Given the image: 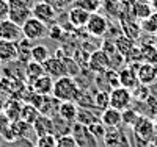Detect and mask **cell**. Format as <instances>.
I'll use <instances>...</instances> for the list:
<instances>
[{"mask_svg": "<svg viewBox=\"0 0 157 147\" xmlns=\"http://www.w3.org/2000/svg\"><path fill=\"white\" fill-rule=\"evenodd\" d=\"M78 85L75 78L71 75H63L60 78L54 80V88H52V96L58 99L60 102H69L74 100L77 92H78Z\"/></svg>", "mask_w": 157, "mask_h": 147, "instance_id": "6da1fadb", "label": "cell"}, {"mask_svg": "<svg viewBox=\"0 0 157 147\" xmlns=\"http://www.w3.org/2000/svg\"><path fill=\"white\" fill-rule=\"evenodd\" d=\"M130 128H132V131H134V136L143 144L151 142L154 135H155V124H154L152 119H149L148 116H141L140 114V117L137 119V122Z\"/></svg>", "mask_w": 157, "mask_h": 147, "instance_id": "7a4b0ae2", "label": "cell"}, {"mask_svg": "<svg viewBox=\"0 0 157 147\" xmlns=\"http://www.w3.org/2000/svg\"><path fill=\"white\" fill-rule=\"evenodd\" d=\"M22 36L25 39H29V41H39V39H43L47 36V24L41 22L39 19L36 17H29L27 20H25L22 25Z\"/></svg>", "mask_w": 157, "mask_h": 147, "instance_id": "3957f363", "label": "cell"}, {"mask_svg": "<svg viewBox=\"0 0 157 147\" xmlns=\"http://www.w3.org/2000/svg\"><path fill=\"white\" fill-rule=\"evenodd\" d=\"M71 135L74 136V139L77 142V147H99L96 136L90 131V128L86 125L74 122L72 128H71Z\"/></svg>", "mask_w": 157, "mask_h": 147, "instance_id": "277c9868", "label": "cell"}, {"mask_svg": "<svg viewBox=\"0 0 157 147\" xmlns=\"http://www.w3.org/2000/svg\"><path fill=\"white\" fill-rule=\"evenodd\" d=\"M132 92L127 88H123V86H118V88H113L110 89V106L112 108H116V110H126L130 106L132 103Z\"/></svg>", "mask_w": 157, "mask_h": 147, "instance_id": "5b68a950", "label": "cell"}, {"mask_svg": "<svg viewBox=\"0 0 157 147\" xmlns=\"http://www.w3.org/2000/svg\"><path fill=\"white\" fill-rule=\"evenodd\" d=\"M32 16L39 19L44 24H47V25H50V24H54L57 20L58 9H55L52 5H49V3H46V2L41 0V2L33 3V6H32Z\"/></svg>", "mask_w": 157, "mask_h": 147, "instance_id": "8992f818", "label": "cell"}, {"mask_svg": "<svg viewBox=\"0 0 157 147\" xmlns=\"http://www.w3.org/2000/svg\"><path fill=\"white\" fill-rule=\"evenodd\" d=\"M85 28L88 35L94 36V38H101L109 31V19L105 16L99 14V13H91Z\"/></svg>", "mask_w": 157, "mask_h": 147, "instance_id": "52a82bcc", "label": "cell"}, {"mask_svg": "<svg viewBox=\"0 0 157 147\" xmlns=\"http://www.w3.org/2000/svg\"><path fill=\"white\" fill-rule=\"evenodd\" d=\"M110 66H112L110 57L102 49L94 50L88 57V69H91L96 74H104L107 69H110Z\"/></svg>", "mask_w": 157, "mask_h": 147, "instance_id": "ba28073f", "label": "cell"}, {"mask_svg": "<svg viewBox=\"0 0 157 147\" xmlns=\"http://www.w3.org/2000/svg\"><path fill=\"white\" fill-rule=\"evenodd\" d=\"M102 141L105 142V147H132L130 141L127 139V136L124 135V131L120 127L107 128Z\"/></svg>", "mask_w": 157, "mask_h": 147, "instance_id": "9c48e42d", "label": "cell"}, {"mask_svg": "<svg viewBox=\"0 0 157 147\" xmlns=\"http://www.w3.org/2000/svg\"><path fill=\"white\" fill-rule=\"evenodd\" d=\"M21 38H24L21 25L14 24L10 19L0 20V39H6V41L16 42V41H19Z\"/></svg>", "mask_w": 157, "mask_h": 147, "instance_id": "30bf717a", "label": "cell"}, {"mask_svg": "<svg viewBox=\"0 0 157 147\" xmlns=\"http://www.w3.org/2000/svg\"><path fill=\"white\" fill-rule=\"evenodd\" d=\"M43 68H44V74L52 77V78H60L63 75H68L66 68H64V63L63 60L57 58V57H49L44 63H43Z\"/></svg>", "mask_w": 157, "mask_h": 147, "instance_id": "8fae6325", "label": "cell"}, {"mask_svg": "<svg viewBox=\"0 0 157 147\" xmlns=\"http://www.w3.org/2000/svg\"><path fill=\"white\" fill-rule=\"evenodd\" d=\"M90 14L86 9L83 8H78V6H72L69 11H68V20L71 24L72 28H85L86 27V22L90 19Z\"/></svg>", "mask_w": 157, "mask_h": 147, "instance_id": "7c38bea8", "label": "cell"}, {"mask_svg": "<svg viewBox=\"0 0 157 147\" xmlns=\"http://www.w3.org/2000/svg\"><path fill=\"white\" fill-rule=\"evenodd\" d=\"M32 127H33L36 138L44 136V135H54V121H52V117H49V116L39 114L36 117V121L32 124Z\"/></svg>", "mask_w": 157, "mask_h": 147, "instance_id": "4fadbf2b", "label": "cell"}, {"mask_svg": "<svg viewBox=\"0 0 157 147\" xmlns=\"http://www.w3.org/2000/svg\"><path fill=\"white\" fill-rule=\"evenodd\" d=\"M118 74H120V85H121L123 88H127V89L132 91L134 88H137V86L140 85L138 77H137V69H134L132 66L127 64L126 68L121 69Z\"/></svg>", "mask_w": 157, "mask_h": 147, "instance_id": "5bb4252c", "label": "cell"}, {"mask_svg": "<svg viewBox=\"0 0 157 147\" xmlns=\"http://www.w3.org/2000/svg\"><path fill=\"white\" fill-rule=\"evenodd\" d=\"M137 77L141 85H151L157 80V71L151 63H141L137 68Z\"/></svg>", "mask_w": 157, "mask_h": 147, "instance_id": "9a60e30c", "label": "cell"}, {"mask_svg": "<svg viewBox=\"0 0 157 147\" xmlns=\"http://www.w3.org/2000/svg\"><path fill=\"white\" fill-rule=\"evenodd\" d=\"M99 121L105 125L107 128L120 127L121 125V111L116 110V108H112V106H107L105 110L101 111Z\"/></svg>", "mask_w": 157, "mask_h": 147, "instance_id": "2e32d148", "label": "cell"}, {"mask_svg": "<svg viewBox=\"0 0 157 147\" xmlns=\"http://www.w3.org/2000/svg\"><path fill=\"white\" fill-rule=\"evenodd\" d=\"M0 61L2 63H13L17 61V47L16 42L0 39Z\"/></svg>", "mask_w": 157, "mask_h": 147, "instance_id": "e0dca14e", "label": "cell"}, {"mask_svg": "<svg viewBox=\"0 0 157 147\" xmlns=\"http://www.w3.org/2000/svg\"><path fill=\"white\" fill-rule=\"evenodd\" d=\"M58 108H60V100L55 99L52 94H47V96H43V102H41L38 110L44 116L54 117V116L58 114Z\"/></svg>", "mask_w": 157, "mask_h": 147, "instance_id": "ac0fdd59", "label": "cell"}, {"mask_svg": "<svg viewBox=\"0 0 157 147\" xmlns=\"http://www.w3.org/2000/svg\"><path fill=\"white\" fill-rule=\"evenodd\" d=\"M120 25H121L123 35L127 36L129 39H132V41H137V39L140 38V35H141V27H140V24H138L134 17L121 19Z\"/></svg>", "mask_w": 157, "mask_h": 147, "instance_id": "d6986e66", "label": "cell"}, {"mask_svg": "<svg viewBox=\"0 0 157 147\" xmlns=\"http://www.w3.org/2000/svg\"><path fill=\"white\" fill-rule=\"evenodd\" d=\"M30 86H32V89L36 92V94H41V96L52 94V88H54V78L44 74V75H41L39 78H36Z\"/></svg>", "mask_w": 157, "mask_h": 147, "instance_id": "ffe728a7", "label": "cell"}, {"mask_svg": "<svg viewBox=\"0 0 157 147\" xmlns=\"http://www.w3.org/2000/svg\"><path fill=\"white\" fill-rule=\"evenodd\" d=\"M8 19L13 20L17 25H22L29 17H32V8H25V6H14V5H8Z\"/></svg>", "mask_w": 157, "mask_h": 147, "instance_id": "44dd1931", "label": "cell"}, {"mask_svg": "<svg viewBox=\"0 0 157 147\" xmlns=\"http://www.w3.org/2000/svg\"><path fill=\"white\" fill-rule=\"evenodd\" d=\"M22 102L19 99H10L5 102V106H3V113L5 116L10 119L11 122L17 121L21 119V111H22Z\"/></svg>", "mask_w": 157, "mask_h": 147, "instance_id": "7402d4cb", "label": "cell"}, {"mask_svg": "<svg viewBox=\"0 0 157 147\" xmlns=\"http://www.w3.org/2000/svg\"><path fill=\"white\" fill-rule=\"evenodd\" d=\"M77 111H78V106H77V103H75L74 100H69V102H60L58 116L63 117L64 121H68V122H75Z\"/></svg>", "mask_w": 157, "mask_h": 147, "instance_id": "603a6c76", "label": "cell"}, {"mask_svg": "<svg viewBox=\"0 0 157 147\" xmlns=\"http://www.w3.org/2000/svg\"><path fill=\"white\" fill-rule=\"evenodd\" d=\"M24 75L25 78L29 80V85H32L36 78H39L41 75H44V68L41 63H36V61H29L24 64Z\"/></svg>", "mask_w": 157, "mask_h": 147, "instance_id": "cb8c5ba5", "label": "cell"}, {"mask_svg": "<svg viewBox=\"0 0 157 147\" xmlns=\"http://www.w3.org/2000/svg\"><path fill=\"white\" fill-rule=\"evenodd\" d=\"M16 47H17V61L22 64L29 63L32 60V47H33L32 41L21 38L19 41H16Z\"/></svg>", "mask_w": 157, "mask_h": 147, "instance_id": "d4e9b609", "label": "cell"}, {"mask_svg": "<svg viewBox=\"0 0 157 147\" xmlns=\"http://www.w3.org/2000/svg\"><path fill=\"white\" fill-rule=\"evenodd\" d=\"M10 127H11V131H13V135H14L16 139H17V138H29L30 133H32V130H33L32 124L22 121V119H17V121L11 122Z\"/></svg>", "mask_w": 157, "mask_h": 147, "instance_id": "484cf974", "label": "cell"}, {"mask_svg": "<svg viewBox=\"0 0 157 147\" xmlns=\"http://www.w3.org/2000/svg\"><path fill=\"white\" fill-rule=\"evenodd\" d=\"M94 108L98 110H105L107 106H110V91L109 89H96L94 92Z\"/></svg>", "mask_w": 157, "mask_h": 147, "instance_id": "4316f807", "label": "cell"}, {"mask_svg": "<svg viewBox=\"0 0 157 147\" xmlns=\"http://www.w3.org/2000/svg\"><path fill=\"white\" fill-rule=\"evenodd\" d=\"M99 121L98 116H94V111L90 110V108H80L78 106V111H77V117H75V122L82 124V125H91L93 122Z\"/></svg>", "mask_w": 157, "mask_h": 147, "instance_id": "83f0119b", "label": "cell"}, {"mask_svg": "<svg viewBox=\"0 0 157 147\" xmlns=\"http://www.w3.org/2000/svg\"><path fill=\"white\" fill-rule=\"evenodd\" d=\"M135 46V41H132V39H129L127 36H118L116 41H115V47H116V52L120 53L121 57H126L127 53L134 49Z\"/></svg>", "mask_w": 157, "mask_h": 147, "instance_id": "f1b7e54d", "label": "cell"}, {"mask_svg": "<svg viewBox=\"0 0 157 147\" xmlns=\"http://www.w3.org/2000/svg\"><path fill=\"white\" fill-rule=\"evenodd\" d=\"M140 27H141V31H145L148 35H155L157 33V11H152L148 17L141 19Z\"/></svg>", "mask_w": 157, "mask_h": 147, "instance_id": "f546056e", "label": "cell"}, {"mask_svg": "<svg viewBox=\"0 0 157 147\" xmlns=\"http://www.w3.org/2000/svg\"><path fill=\"white\" fill-rule=\"evenodd\" d=\"M39 114H41L39 110L36 108V106H33L32 103H24L22 105V111H21V119L22 121L29 122V124H33Z\"/></svg>", "mask_w": 157, "mask_h": 147, "instance_id": "4dcf8cb0", "label": "cell"}, {"mask_svg": "<svg viewBox=\"0 0 157 147\" xmlns=\"http://www.w3.org/2000/svg\"><path fill=\"white\" fill-rule=\"evenodd\" d=\"M154 9H152V6H151V3L149 2H134V17H137V19H145V17H148L151 13H152Z\"/></svg>", "mask_w": 157, "mask_h": 147, "instance_id": "1f68e13d", "label": "cell"}, {"mask_svg": "<svg viewBox=\"0 0 157 147\" xmlns=\"http://www.w3.org/2000/svg\"><path fill=\"white\" fill-rule=\"evenodd\" d=\"M50 57L49 53V49L43 44H38V46H33L32 47V61H36V63H44L47 58Z\"/></svg>", "mask_w": 157, "mask_h": 147, "instance_id": "d6a6232c", "label": "cell"}, {"mask_svg": "<svg viewBox=\"0 0 157 147\" xmlns=\"http://www.w3.org/2000/svg\"><path fill=\"white\" fill-rule=\"evenodd\" d=\"M74 6L83 8L88 13H98L99 8L102 6V0H72Z\"/></svg>", "mask_w": 157, "mask_h": 147, "instance_id": "836d02e7", "label": "cell"}, {"mask_svg": "<svg viewBox=\"0 0 157 147\" xmlns=\"http://www.w3.org/2000/svg\"><path fill=\"white\" fill-rule=\"evenodd\" d=\"M130 92H132V99L137 100V102H140V103L146 102V100L151 97V92H149L148 85H141V83H140L137 88H134Z\"/></svg>", "mask_w": 157, "mask_h": 147, "instance_id": "e575fe53", "label": "cell"}, {"mask_svg": "<svg viewBox=\"0 0 157 147\" xmlns=\"http://www.w3.org/2000/svg\"><path fill=\"white\" fill-rule=\"evenodd\" d=\"M140 117V113L137 111V110H134V108H126V110H123L121 111V124H124V125H127V127H132L135 122H137V119Z\"/></svg>", "mask_w": 157, "mask_h": 147, "instance_id": "d590c367", "label": "cell"}, {"mask_svg": "<svg viewBox=\"0 0 157 147\" xmlns=\"http://www.w3.org/2000/svg\"><path fill=\"white\" fill-rule=\"evenodd\" d=\"M140 52H141V60L143 63H152L157 57V46L154 44H143L140 47Z\"/></svg>", "mask_w": 157, "mask_h": 147, "instance_id": "8d00e7d4", "label": "cell"}, {"mask_svg": "<svg viewBox=\"0 0 157 147\" xmlns=\"http://www.w3.org/2000/svg\"><path fill=\"white\" fill-rule=\"evenodd\" d=\"M104 77H105V82L109 85V89H113V88H118V86H121L120 85V74H118L115 69H107L105 72L102 74Z\"/></svg>", "mask_w": 157, "mask_h": 147, "instance_id": "74e56055", "label": "cell"}, {"mask_svg": "<svg viewBox=\"0 0 157 147\" xmlns=\"http://www.w3.org/2000/svg\"><path fill=\"white\" fill-rule=\"evenodd\" d=\"M64 35V28L58 24H50L47 25V36L52 39V41H61Z\"/></svg>", "mask_w": 157, "mask_h": 147, "instance_id": "f35d334b", "label": "cell"}, {"mask_svg": "<svg viewBox=\"0 0 157 147\" xmlns=\"http://www.w3.org/2000/svg\"><path fill=\"white\" fill-rule=\"evenodd\" d=\"M88 128H90V131L96 136V139H98V141H102V139H104V135H105V131H107V127L104 125L101 121L93 122L91 125H88Z\"/></svg>", "mask_w": 157, "mask_h": 147, "instance_id": "ab89813d", "label": "cell"}, {"mask_svg": "<svg viewBox=\"0 0 157 147\" xmlns=\"http://www.w3.org/2000/svg\"><path fill=\"white\" fill-rule=\"evenodd\" d=\"M57 144V136L55 135H44L36 138V147H55Z\"/></svg>", "mask_w": 157, "mask_h": 147, "instance_id": "60d3db41", "label": "cell"}, {"mask_svg": "<svg viewBox=\"0 0 157 147\" xmlns=\"http://www.w3.org/2000/svg\"><path fill=\"white\" fill-rule=\"evenodd\" d=\"M55 147H77V142H75V139H74V136L71 135V133H68V135L57 136Z\"/></svg>", "mask_w": 157, "mask_h": 147, "instance_id": "b9f144b4", "label": "cell"}, {"mask_svg": "<svg viewBox=\"0 0 157 147\" xmlns=\"http://www.w3.org/2000/svg\"><path fill=\"white\" fill-rule=\"evenodd\" d=\"M8 5H14V6H25V8H32V6H33V0H8Z\"/></svg>", "mask_w": 157, "mask_h": 147, "instance_id": "7bdbcfd3", "label": "cell"}, {"mask_svg": "<svg viewBox=\"0 0 157 147\" xmlns=\"http://www.w3.org/2000/svg\"><path fill=\"white\" fill-rule=\"evenodd\" d=\"M10 124H11V121L5 116V113L2 111V113H0V135H2V133L10 127Z\"/></svg>", "mask_w": 157, "mask_h": 147, "instance_id": "ee69618b", "label": "cell"}, {"mask_svg": "<svg viewBox=\"0 0 157 147\" xmlns=\"http://www.w3.org/2000/svg\"><path fill=\"white\" fill-rule=\"evenodd\" d=\"M8 11H10L8 2H0V20L8 19Z\"/></svg>", "mask_w": 157, "mask_h": 147, "instance_id": "f6af8a7d", "label": "cell"}, {"mask_svg": "<svg viewBox=\"0 0 157 147\" xmlns=\"http://www.w3.org/2000/svg\"><path fill=\"white\" fill-rule=\"evenodd\" d=\"M43 2H46V3L52 5V6H54L55 9H61L64 5H66V3H64L66 0H43Z\"/></svg>", "mask_w": 157, "mask_h": 147, "instance_id": "bcb514c9", "label": "cell"}, {"mask_svg": "<svg viewBox=\"0 0 157 147\" xmlns=\"http://www.w3.org/2000/svg\"><path fill=\"white\" fill-rule=\"evenodd\" d=\"M151 6L154 11H157V0H151Z\"/></svg>", "mask_w": 157, "mask_h": 147, "instance_id": "7dc6e473", "label": "cell"}, {"mask_svg": "<svg viewBox=\"0 0 157 147\" xmlns=\"http://www.w3.org/2000/svg\"><path fill=\"white\" fill-rule=\"evenodd\" d=\"M151 64H152V66H154V68H155V71H157V57H155V60H154V61H152V63H151Z\"/></svg>", "mask_w": 157, "mask_h": 147, "instance_id": "c3c4849f", "label": "cell"}, {"mask_svg": "<svg viewBox=\"0 0 157 147\" xmlns=\"http://www.w3.org/2000/svg\"><path fill=\"white\" fill-rule=\"evenodd\" d=\"M137 2H149L151 3V0H137Z\"/></svg>", "mask_w": 157, "mask_h": 147, "instance_id": "681fc988", "label": "cell"}, {"mask_svg": "<svg viewBox=\"0 0 157 147\" xmlns=\"http://www.w3.org/2000/svg\"><path fill=\"white\" fill-rule=\"evenodd\" d=\"M113 2H118V3H120V2H123V0H113Z\"/></svg>", "mask_w": 157, "mask_h": 147, "instance_id": "f907efd6", "label": "cell"}, {"mask_svg": "<svg viewBox=\"0 0 157 147\" xmlns=\"http://www.w3.org/2000/svg\"><path fill=\"white\" fill-rule=\"evenodd\" d=\"M0 2H8V0H0Z\"/></svg>", "mask_w": 157, "mask_h": 147, "instance_id": "816d5d0a", "label": "cell"}, {"mask_svg": "<svg viewBox=\"0 0 157 147\" xmlns=\"http://www.w3.org/2000/svg\"><path fill=\"white\" fill-rule=\"evenodd\" d=\"M155 39H157V33H155Z\"/></svg>", "mask_w": 157, "mask_h": 147, "instance_id": "f5cc1de1", "label": "cell"}, {"mask_svg": "<svg viewBox=\"0 0 157 147\" xmlns=\"http://www.w3.org/2000/svg\"><path fill=\"white\" fill-rule=\"evenodd\" d=\"M0 66H2V61H0Z\"/></svg>", "mask_w": 157, "mask_h": 147, "instance_id": "db71d44e", "label": "cell"}]
</instances>
